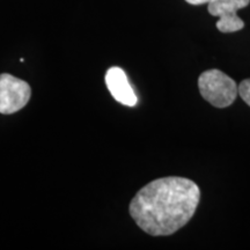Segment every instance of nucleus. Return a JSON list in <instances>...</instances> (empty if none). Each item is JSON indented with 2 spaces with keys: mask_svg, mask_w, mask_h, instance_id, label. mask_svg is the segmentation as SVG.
Instances as JSON below:
<instances>
[{
  "mask_svg": "<svg viewBox=\"0 0 250 250\" xmlns=\"http://www.w3.org/2000/svg\"><path fill=\"white\" fill-rule=\"evenodd\" d=\"M201 199L199 187L189 179L162 177L142 188L130 203L129 212L140 229L152 236H168L195 214Z\"/></svg>",
  "mask_w": 250,
  "mask_h": 250,
  "instance_id": "obj_1",
  "label": "nucleus"
},
{
  "mask_svg": "<svg viewBox=\"0 0 250 250\" xmlns=\"http://www.w3.org/2000/svg\"><path fill=\"white\" fill-rule=\"evenodd\" d=\"M199 93L215 108L229 107L239 94V86L232 78L220 70H208L199 76Z\"/></svg>",
  "mask_w": 250,
  "mask_h": 250,
  "instance_id": "obj_2",
  "label": "nucleus"
},
{
  "mask_svg": "<svg viewBox=\"0 0 250 250\" xmlns=\"http://www.w3.org/2000/svg\"><path fill=\"white\" fill-rule=\"evenodd\" d=\"M31 96L29 83L8 73L0 74V114L11 115L26 107Z\"/></svg>",
  "mask_w": 250,
  "mask_h": 250,
  "instance_id": "obj_3",
  "label": "nucleus"
},
{
  "mask_svg": "<svg viewBox=\"0 0 250 250\" xmlns=\"http://www.w3.org/2000/svg\"><path fill=\"white\" fill-rule=\"evenodd\" d=\"M250 0H212L208 4V11L212 17H218V30L221 33H234L245 27L242 19L237 17V11L247 7Z\"/></svg>",
  "mask_w": 250,
  "mask_h": 250,
  "instance_id": "obj_4",
  "label": "nucleus"
},
{
  "mask_svg": "<svg viewBox=\"0 0 250 250\" xmlns=\"http://www.w3.org/2000/svg\"><path fill=\"white\" fill-rule=\"evenodd\" d=\"M105 85L112 98L126 107H134L138 98L130 85L126 73L121 67L112 66L105 73Z\"/></svg>",
  "mask_w": 250,
  "mask_h": 250,
  "instance_id": "obj_5",
  "label": "nucleus"
},
{
  "mask_svg": "<svg viewBox=\"0 0 250 250\" xmlns=\"http://www.w3.org/2000/svg\"><path fill=\"white\" fill-rule=\"evenodd\" d=\"M239 94L241 99L250 107V79L243 80L239 86Z\"/></svg>",
  "mask_w": 250,
  "mask_h": 250,
  "instance_id": "obj_6",
  "label": "nucleus"
},
{
  "mask_svg": "<svg viewBox=\"0 0 250 250\" xmlns=\"http://www.w3.org/2000/svg\"><path fill=\"white\" fill-rule=\"evenodd\" d=\"M186 1L190 5H204L208 4L212 0H186Z\"/></svg>",
  "mask_w": 250,
  "mask_h": 250,
  "instance_id": "obj_7",
  "label": "nucleus"
}]
</instances>
